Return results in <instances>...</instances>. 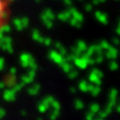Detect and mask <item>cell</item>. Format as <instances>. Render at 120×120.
<instances>
[{
	"label": "cell",
	"instance_id": "cell-1",
	"mask_svg": "<svg viewBox=\"0 0 120 120\" xmlns=\"http://www.w3.org/2000/svg\"><path fill=\"white\" fill-rule=\"evenodd\" d=\"M8 17H9L8 0H0V32L7 24Z\"/></svg>",
	"mask_w": 120,
	"mask_h": 120
}]
</instances>
